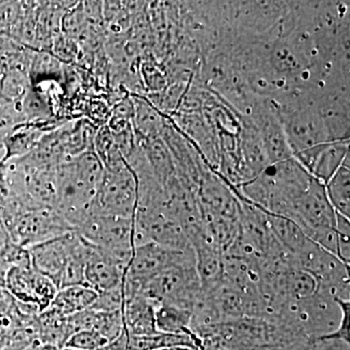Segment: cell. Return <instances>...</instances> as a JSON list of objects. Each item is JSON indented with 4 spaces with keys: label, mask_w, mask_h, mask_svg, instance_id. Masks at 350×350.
I'll return each mask as SVG.
<instances>
[{
    "label": "cell",
    "mask_w": 350,
    "mask_h": 350,
    "mask_svg": "<svg viewBox=\"0 0 350 350\" xmlns=\"http://www.w3.org/2000/svg\"><path fill=\"white\" fill-rule=\"evenodd\" d=\"M103 172V163L94 150L66 159L57 165L55 209L73 231L92 213Z\"/></svg>",
    "instance_id": "6da1fadb"
},
{
    "label": "cell",
    "mask_w": 350,
    "mask_h": 350,
    "mask_svg": "<svg viewBox=\"0 0 350 350\" xmlns=\"http://www.w3.org/2000/svg\"><path fill=\"white\" fill-rule=\"evenodd\" d=\"M191 265L196 266L193 247L183 250H172L154 243L137 246L124 278L125 300L142 295L144 287L163 271L174 267Z\"/></svg>",
    "instance_id": "7a4b0ae2"
},
{
    "label": "cell",
    "mask_w": 350,
    "mask_h": 350,
    "mask_svg": "<svg viewBox=\"0 0 350 350\" xmlns=\"http://www.w3.org/2000/svg\"><path fill=\"white\" fill-rule=\"evenodd\" d=\"M92 213L133 218L137 206V178L123 157L105 165Z\"/></svg>",
    "instance_id": "3957f363"
},
{
    "label": "cell",
    "mask_w": 350,
    "mask_h": 350,
    "mask_svg": "<svg viewBox=\"0 0 350 350\" xmlns=\"http://www.w3.org/2000/svg\"><path fill=\"white\" fill-rule=\"evenodd\" d=\"M87 243L110 253L128 268L133 250V218L91 213L75 228Z\"/></svg>",
    "instance_id": "277c9868"
},
{
    "label": "cell",
    "mask_w": 350,
    "mask_h": 350,
    "mask_svg": "<svg viewBox=\"0 0 350 350\" xmlns=\"http://www.w3.org/2000/svg\"><path fill=\"white\" fill-rule=\"evenodd\" d=\"M5 228L14 243L27 250L73 232L68 221L52 207L25 206Z\"/></svg>",
    "instance_id": "5b68a950"
},
{
    "label": "cell",
    "mask_w": 350,
    "mask_h": 350,
    "mask_svg": "<svg viewBox=\"0 0 350 350\" xmlns=\"http://www.w3.org/2000/svg\"><path fill=\"white\" fill-rule=\"evenodd\" d=\"M200 290L195 265L177 266L153 278L144 287L142 296L150 299L158 305L176 306L192 312Z\"/></svg>",
    "instance_id": "8992f818"
},
{
    "label": "cell",
    "mask_w": 350,
    "mask_h": 350,
    "mask_svg": "<svg viewBox=\"0 0 350 350\" xmlns=\"http://www.w3.org/2000/svg\"><path fill=\"white\" fill-rule=\"evenodd\" d=\"M3 287L16 300L36 306L40 313L49 308L59 291L52 280L32 267L31 259L7 269Z\"/></svg>",
    "instance_id": "52a82bcc"
},
{
    "label": "cell",
    "mask_w": 350,
    "mask_h": 350,
    "mask_svg": "<svg viewBox=\"0 0 350 350\" xmlns=\"http://www.w3.org/2000/svg\"><path fill=\"white\" fill-rule=\"evenodd\" d=\"M80 241L79 234L73 231L32 246L29 248L32 267L41 275L47 276L59 289Z\"/></svg>",
    "instance_id": "ba28073f"
},
{
    "label": "cell",
    "mask_w": 350,
    "mask_h": 350,
    "mask_svg": "<svg viewBox=\"0 0 350 350\" xmlns=\"http://www.w3.org/2000/svg\"><path fill=\"white\" fill-rule=\"evenodd\" d=\"M291 220L300 226L306 236L323 229H336V211L327 196L324 184L313 177L295 206Z\"/></svg>",
    "instance_id": "9c48e42d"
},
{
    "label": "cell",
    "mask_w": 350,
    "mask_h": 350,
    "mask_svg": "<svg viewBox=\"0 0 350 350\" xmlns=\"http://www.w3.org/2000/svg\"><path fill=\"white\" fill-rule=\"evenodd\" d=\"M349 155V140H340L314 145L293 157L308 174L325 185Z\"/></svg>",
    "instance_id": "30bf717a"
},
{
    "label": "cell",
    "mask_w": 350,
    "mask_h": 350,
    "mask_svg": "<svg viewBox=\"0 0 350 350\" xmlns=\"http://www.w3.org/2000/svg\"><path fill=\"white\" fill-rule=\"evenodd\" d=\"M126 269L110 253L90 244L85 269V284L93 288L98 293L111 289L124 282Z\"/></svg>",
    "instance_id": "8fae6325"
},
{
    "label": "cell",
    "mask_w": 350,
    "mask_h": 350,
    "mask_svg": "<svg viewBox=\"0 0 350 350\" xmlns=\"http://www.w3.org/2000/svg\"><path fill=\"white\" fill-rule=\"evenodd\" d=\"M157 306L155 301L142 295L125 300L122 314L129 336L139 337L159 333L155 319Z\"/></svg>",
    "instance_id": "7c38bea8"
},
{
    "label": "cell",
    "mask_w": 350,
    "mask_h": 350,
    "mask_svg": "<svg viewBox=\"0 0 350 350\" xmlns=\"http://www.w3.org/2000/svg\"><path fill=\"white\" fill-rule=\"evenodd\" d=\"M36 333L40 344L62 349L73 335V330L69 324L68 317H64L56 310L48 308L38 314Z\"/></svg>",
    "instance_id": "4fadbf2b"
},
{
    "label": "cell",
    "mask_w": 350,
    "mask_h": 350,
    "mask_svg": "<svg viewBox=\"0 0 350 350\" xmlns=\"http://www.w3.org/2000/svg\"><path fill=\"white\" fill-rule=\"evenodd\" d=\"M98 298V292L86 284L72 285L57 291L49 308L64 317L89 310Z\"/></svg>",
    "instance_id": "5bb4252c"
},
{
    "label": "cell",
    "mask_w": 350,
    "mask_h": 350,
    "mask_svg": "<svg viewBox=\"0 0 350 350\" xmlns=\"http://www.w3.org/2000/svg\"><path fill=\"white\" fill-rule=\"evenodd\" d=\"M174 347H186L200 350L202 347V340L197 335H180L159 332L150 336H129L126 350H159Z\"/></svg>",
    "instance_id": "9a60e30c"
},
{
    "label": "cell",
    "mask_w": 350,
    "mask_h": 350,
    "mask_svg": "<svg viewBox=\"0 0 350 350\" xmlns=\"http://www.w3.org/2000/svg\"><path fill=\"white\" fill-rule=\"evenodd\" d=\"M42 131L38 126L22 123L14 126L3 139L5 156L3 162L21 158L31 153L43 137Z\"/></svg>",
    "instance_id": "2e32d148"
},
{
    "label": "cell",
    "mask_w": 350,
    "mask_h": 350,
    "mask_svg": "<svg viewBox=\"0 0 350 350\" xmlns=\"http://www.w3.org/2000/svg\"><path fill=\"white\" fill-rule=\"evenodd\" d=\"M349 155L325 184L327 196L336 213L350 217Z\"/></svg>",
    "instance_id": "e0dca14e"
},
{
    "label": "cell",
    "mask_w": 350,
    "mask_h": 350,
    "mask_svg": "<svg viewBox=\"0 0 350 350\" xmlns=\"http://www.w3.org/2000/svg\"><path fill=\"white\" fill-rule=\"evenodd\" d=\"M155 319L157 330L161 333L195 335L191 330L192 312L186 308L161 304L157 306Z\"/></svg>",
    "instance_id": "ac0fdd59"
},
{
    "label": "cell",
    "mask_w": 350,
    "mask_h": 350,
    "mask_svg": "<svg viewBox=\"0 0 350 350\" xmlns=\"http://www.w3.org/2000/svg\"><path fill=\"white\" fill-rule=\"evenodd\" d=\"M31 259L29 250L14 243L10 234L0 221V276L3 280L7 269Z\"/></svg>",
    "instance_id": "d6986e66"
},
{
    "label": "cell",
    "mask_w": 350,
    "mask_h": 350,
    "mask_svg": "<svg viewBox=\"0 0 350 350\" xmlns=\"http://www.w3.org/2000/svg\"><path fill=\"white\" fill-rule=\"evenodd\" d=\"M124 329L125 327L122 312H103L93 310L92 330L98 332L107 338L108 342L118 338Z\"/></svg>",
    "instance_id": "ffe728a7"
},
{
    "label": "cell",
    "mask_w": 350,
    "mask_h": 350,
    "mask_svg": "<svg viewBox=\"0 0 350 350\" xmlns=\"http://www.w3.org/2000/svg\"><path fill=\"white\" fill-rule=\"evenodd\" d=\"M125 303L123 283L118 286L98 292V298L91 308L103 312H122Z\"/></svg>",
    "instance_id": "44dd1931"
},
{
    "label": "cell",
    "mask_w": 350,
    "mask_h": 350,
    "mask_svg": "<svg viewBox=\"0 0 350 350\" xmlns=\"http://www.w3.org/2000/svg\"><path fill=\"white\" fill-rule=\"evenodd\" d=\"M108 340L94 330L76 332L68 338L64 347L76 350H98L107 345Z\"/></svg>",
    "instance_id": "7402d4cb"
},
{
    "label": "cell",
    "mask_w": 350,
    "mask_h": 350,
    "mask_svg": "<svg viewBox=\"0 0 350 350\" xmlns=\"http://www.w3.org/2000/svg\"><path fill=\"white\" fill-rule=\"evenodd\" d=\"M336 303L340 308V321L338 324L337 330L328 335L322 336L317 338L320 340H332V342H342V344L349 345L350 342L349 331V317H350V301L344 300V299L334 298Z\"/></svg>",
    "instance_id": "603a6c76"
},
{
    "label": "cell",
    "mask_w": 350,
    "mask_h": 350,
    "mask_svg": "<svg viewBox=\"0 0 350 350\" xmlns=\"http://www.w3.org/2000/svg\"><path fill=\"white\" fill-rule=\"evenodd\" d=\"M0 193L7 194L6 163L0 161Z\"/></svg>",
    "instance_id": "cb8c5ba5"
},
{
    "label": "cell",
    "mask_w": 350,
    "mask_h": 350,
    "mask_svg": "<svg viewBox=\"0 0 350 350\" xmlns=\"http://www.w3.org/2000/svg\"><path fill=\"white\" fill-rule=\"evenodd\" d=\"M159 350H195L193 349H190V347H169V349H163Z\"/></svg>",
    "instance_id": "d4e9b609"
},
{
    "label": "cell",
    "mask_w": 350,
    "mask_h": 350,
    "mask_svg": "<svg viewBox=\"0 0 350 350\" xmlns=\"http://www.w3.org/2000/svg\"><path fill=\"white\" fill-rule=\"evenodd\" d=\"M0 286H3V280H2L1 276H0Z\"/></svg>",
    "instance_id": "484cf974"
},
{
    "label": "cell",
    "mask_w": 350,
    "mask_h": 350,
    "mask_svg": "<svg viewBox=\"0 0 350 350\" xmlns=\"http://www.w3.org/2000/svg\"><path fill=\"white\" fill-rule=\"evenodd\" d=\"M59 350H76V349H68V347H64V349H59Z\"/></svg>",
    "instance_id": "4316f807"
},
{
    "label": "cell",
    "mask_w": 350,
    "mask_h": 350,
    "mask_svg": "<svg viewBox=\"0 0 350 350\" xmlns=\"http://www.w3.org/2000/svg\"><path fill=\"white\" fill-rule=\"evenodd\" d=\"M345 350H349V349H345Z\"/></svg>",
    "instance_id": "83f0119b"
}]
</instances>
